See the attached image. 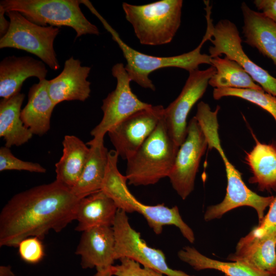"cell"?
I'll list each match as a JSON object with an SVG mask.
<instances>
[{
    "label": "cell",
    "instance_id": "6da1fadb",
    "mask_svg": "<svg viewBox=\"0 0 276 276\" xmlns=\"http://www.w3.org/2000/svg\"><path fill=\"white\" fill-rule=\"evenodd\" d=\"M81 198L57 180L14 195L0 214V246H18L32 237L42 240L76 219Z\"/></svg>",
    "mask_w": 276,
    "mask_h": 276
},
{
    "label": "cell",
    "instance_id": "7a4b0ae2",
    "mask_svg": "<svg viewBox=\"0 0 276 276\" xmlns=\"http://www.w3.org/2000/svg\"><path fill=\"white\" fill-rule=\"evenodd\" d=\"M119 156L115 150L108 152V162L101 190L112 199L118 209L127 213L137 212L147 221L155 234H160L166 225H174L183 237L193 243L195 236L192 228L182 219L178 208H169L164 203L150 205L139 201L129 191L127 179L118 168Z\"/></svg>",
    "mask_w": 276,
    "mask_h": 276
},
{
    "label": "cell",
    "instance_id": "3957f363",
    "mask_svg": "<svg viewBox=\"0 0 276 276\" xmlns=\"http://www.w3.org/2000/svg\"><path fill=\"white\" fill-rule=\"evenodd\" d=\"M89 10L98 18L121 50L127 63L125 68L131 81L135 82L144 88L153 91L155 90V87L149 76L157 70L173 67L184 69L189 73L198 70L200 64L211 65V57L200 52L203 44L212 37L214 26L211 23H207L204 36L198 47L193 50L177 56L158 57L144 54L129 46L94 7H91Z\"/></svg>",
    "mask_w": 276,
    "mask_h": 276
},
{
    "label": "cell",
    "instance_id": "277c9868",
    "mask_svg": "<svg viewBox=\"0 0 276 276\" xmlns=\"http://www.w3.org/2000/svg\"><path fill=\"white\" fill-rule=\"evenodd\" d=\"M179 148L169 135L163 117L153 132L127 160V183L149 186L168 177Z\"/></svg>",
    "mask_w": 276,
    "mask_h": 276
},
{
    "label": "cell",
    "instance_id": "5b68a950",
    "mask_svg": "<svg viewBox=\"0 0 276 276\" xmlns=\"http://www.w3.org/2000/svg\"><path fill=\"white\" fill-rule=\"evenodd\" d=\"M182 0H161L143 5L123 3L126 19L142 44L160 45L172 41L181 24Z\"/></svg>",
    "mask_w": 276,
    "mask_h": 276
},
{
    "label": "cell",
    "instance_id": "8992f818",
    "mask_svg": "<svg viewBox=\"0 0 276 276\" xmlns=\"http://www.w3.org/2000/svg\"><path fill=\"white\" fill-rule=\"evenodd\" d=\"M80 4V0H1L0 7L6 12H19L41 26L70 27L76 33L75 39L87 34L99 35L98 28L85 16Z\"/></svg>",
    "mask_w": 276,
    "mask_h": 276
},
{
    "label": "cell",
    "instance_id": "52a82bcc",
    "mask_svg": "<svg viewBox=\"0 0 276 276\" xmlns=\"http://www.w3.org/2000/svg\"><path fill=\"white\" fill-rule=\"evenodd\" d=\"M10 19L7 33L0 38V49L21 50L37 56L53 70L60 67L54 48L59 28L36 25L17 11H9Z\"/></svg>",
    "mask_w": 276,
    "mask_h": 276
},
{
    "label": "cell",
    "instance_id": "ba28073f",
    "mask_svg": "<svg viewBox=\"0 0 276 276\" xmlns=\"http://www.w3.org/2000/svg\"><path fill=\"white\" fill-rule=\"evenodd\" d=\"M112 228L116 260L128 258L167 276H194L170 268L163 251L148 245L140 233L132 227L125 212L118 209Z\"/></svg>",
    "mask_w": 276,
    "mask_h": 276
},
{
    "label": "cell",
    "instance_id": "9c48e42d",
    "mask_svg": "<svg viewBox=\"0 0 276 276\" xmlns=\"http://www.w3.org/2000/svg\"><path fill=\"white\" fill-rule=\"evenodd\" d=\"M111 73L117 80V85L103 100L102 119L90 132L93 139L96 140H104L105 134L122 120L152 105L140 100L132 92L130 84L131 80L123 63L114 64Z\"/></svg>",
    "mask_w": 276,
    "mask_h": 276
},
{
    "label": "cell",
    "instance_id": "30bf717a",
    "mask_svg": "<svg viewBox=\"0 0 276 276\" xmlns=\"http://www.w3.org/2000/svg\"><path fill=\"white\" fill-rule=\"evenodd\" d=\"M212 37L210 40L213 46L209 50L211 58L224 54L242 66L265 92L276 97V78L254 63L245 53L239 32L233 22L228 19L219 21L214 26Z\"/></svg>",
    "mask_w": 276,
    "mask_h": 276
},
{
    "label": "cell",
    "instance_id": "8fae6325",
    "mask_svg": "<svg viewBox=\"0 0 276 276\" xmlns=\"http://www.w3.org/2000/svg\"><path fill=\"white\" fill-rule=\"evenodd\" d=\"M187 133L168 177L173 188L183 200L194 189L201 157L208 148L205 136L194 117L188 124Z\"/></svg>",
    "mask_w": 276,
    "mask_h": 276
},
{
    "label": "cell",
    "instance_id": "7c38bea8",
    "mask_svg": "<svg viewBox=\"0 0 276 276\" xmlns=\"http://www.w3.org/2000/svg\"><path fill=\"white\" fill-rule=\"evenodd\" d=\"M213 66L204 70L189 72L186 83L177 98L165 108L164 118L168 131L180 147L186 138L187 117L195 104L205 93L209 81L215 74Z\"/></svg>",
    "mask_w": 276,
    "mask_h": 276
},
{
    "label": "cell",
    "instance_id": "4fadbf2b",
    "mask_svg": "<svg viewBox=\"0 0 276 276\" xmlns=\"http://www.w3.org/2000/svg\"><path fill=\"white\" fill-rule=\"evenodd\" d=\"M164 110L161 105H151L129 116L108 132L119 156L127 160L134 154L155 130Z\"/></svg>",
    "mask_w": 276,
    "mask_h": 276
},
{
    "label": "cell",
    "instance_id": "5bb4252c",
    "mask_svg": "<svg viewBox=\"0 0 276 276\" xmlns=\"http://www.w3.org/2000/svg\"><path fill=\"white\" fill-rule=\"evenodd\" d=\"M245 263L270 276L276 275V231L257 236L250 231L238 242L226 258Z\"/></svg>",
    "mask_w": 276,
    "mask_h": 276
},
{
    "label": "cell",
    "instance_id": "9a60e30c",
    "mask_svg": "<svg viewBox=\"0 0 276 276\" xmlns=\"http://www.w3.org/2000/svg\"><path fill=\"white\" fill-rule=\"evenodd\" d=\"M91 68L82 66L73 56L66 59L62 72L48 80L50 96L57 105L63 101H85L90 94V82L87 80Z\"/></svg>",
    "mask_w": 276,
    "mask_h": 276
},
{
    "label": "cell",
    "instance_id": "2e32d148",
    "mask_svg": "<svg viewBox=\"0 0 276 276\" xmlns=\"http://www.w3.org/2000/svg\"><path fill=\"white\" fill-rule=\"evenodd\" d=\"M114 248L112 227L97 226L82 232L75 254L81 256L83 268L103 270L113 266L116 260Z\"/></svg>",
    "mask_w": 276,
    "mask_h": 276
},
{
    "label": "cell",
    "instance_id": "e0dca14e",
    "mask_svg": "<svg viewBox=\"0 0 276 276\" xmlns=\"http://www.w3.org/2000/svg\"><path fill=\"white\" fill-rule=\"evenodd\" d=\"M48 71L44 62L31 56L4 58L0 62V97L8 99L20 93L28 78L35 77L39 81L46 79Z\"/></svg>",
    "mask_w": 276,
    "mask_h": 276
},
{
    "label": "cell",
    "instance_id": "ac0fdd59",
    "mask_svg": "<svg viewBox=\"0 0 276 276\" xmlns=\"http://www.w3.org/2000/svg\"><path fill=\"white\" fill-rule=\"evenodd\" d=\"M244 25L242 33L247 44L270 59L276 66V23L245 3L241 6Z\"/></svg>",
    "mask_w": 276,
    "mask_h": 276
},
{
    "label": "cell",
    "instance_id": "d6986e66",
    "mask_svg": "<svg viewBox=\"0 0 276 276\" xmlns=\"http://www.w3.org/2000/svg\"><path fill=\"white\" fill-rule=\"evenodd\" d=\"M56 106L49 93L48 80L39 81L30 88L28 103L21 111V120L33 134L43 135L50 130Z\"/></svg>",
    "mask_w": 276,
    "mask_h": 276
},
{
    "label": "cell",
    "instance_id": "ffe728a7",
    "mask_svg": "<svg viewBox=\"0 0 276 276\" xmlns=\"http://www.w3.org/2000/svg\"><path fill=\"white\" fill-rule=\"evenodd\" d=\"M118 210L113 200L102 190L83 197L77 206L75 230L82 232L97 226L112 227Z\"/></svg>",
    "mask_w": 276,
    "mask_h": 276
},
{
    "label": "cell",
    "instance_id": "44dd1931",
    "mask_svg": "<svg viewBox=\"0 0 276 276\" xmlns=\"http://www.w3.org/2000/svg\"><path fill=\"white\" fill-rule=\"evenodd\" d=\"M86 144L89 147L88 155L79 180L71 189L81 198L101 190L108 162L109 151L104 140L92 139Z\"/></svg>",
    "mask_w": 276,
    "mask_h": 276
},
{
    "label": "cell",
    "instance_id": "7402d4cb",
    "mask_svg": "<svg viewBox=\"0 0 276 276\" xmlns=\"http://www.w3.org/2000/svg\"><path fill=\"white\" fill-rule=\"evenodd\" d=\"M251 132L255 145L245 158L252 174L248 182L257 184L261 191L276 190V144L261 143Z\"/></svg>",
    "mask_w": 276,
    "mask_h": 276
},
{
    "label": "cell",
    "instance_id": "603a6c76",
    "mask_svg": "<svg viewBox=\"0 0 276 276\" xmlns=\"http://www.w3.org/2000/svg\"><path fill=\"white\" fill-rule=\"evenodd\" d=\"M25 96L18 93L0 102V136L5 142V146H20L33 136L21 119V107Z\"/></svg>",
    "mask_w": 276,
    "mask_h": 276
},
{
    "label": "cell",
    "instance_id": "cb8c5ba5",
    "mask_svg": "<svg viewBox=\"0 0 276 276\" xmlns=\"http://www.w3.org/2000/svg\"><path fill=\"white\" fill-rule=\"evenodd\" d=\"M62 155L55 164L56 180L72 189L79 180L89 152V147L78 137L65 135Z\"/></svg>",
    "mask_w": 276,
    "mask_h": 276
},
{
    "label": "cell",
    "instance_id": "d4e9b609",
    "mask_svg": "<svg viewBox=\"0 0 276 276\" xmlns=\"http://www.w3.org/2000/svg\"><path fill=\"white\" fill-rule=\"evenodd\" d=\"M177 255L180 260L197 271L214 269L227 276H270L242 262H223L210 258L189 246L180 249Z\"/></svg>",
    "mask_w": 276,
    "mask_h": 276
},
{
    "label": "cell",
    "instance_id": "484cf974",
    "mask_svg": "<svg viewBox=\"0 0 276 276\" xmlns=\"http://www.w3.org/2000/svg\"><path fill=\"white\" fill-rule=\"evenodd\" d=\"M211 65L216 68L209 84L214 88H232L263 90L251 77L236 62L219 56L212 58Z\"/></svg>",
    "mask_w": 276,
    "mask_h": 276
},
{
    "label": "cell",
    "instance_id": "4316f807",
    "mask_svg": "<svg viewBox=\"0 0 276 276\" xmlns=\"http://www.w3.org/2000/svg\"><path fill=\"white\" fill-rule=\"evenodd\" d=\"M213 96L215 100L224 97H238L251 102L270 113L276 123V97L265 93L264 90L232 88H214Z\"/></svg>",
    "mask_w": 276,
    "mask_h": 276
},
{
    "label": "cell",
    "instance_id": "83f0119b",
    "mask_svg": "<svg viewBox=\"0 0 276 276\" xmlns=\"http://www.w3.org/2000/svg\"><path fill=\"white\" fill-rule=\"evenodd\" d=\"M8 170L27 171L30 172L44 173L47 170L39 164L22 160L15 157L9 148H0V171Z\"/></svg>",
    "mask_w": 276,
    "mask_h": 276
},
{
    "label": "cell",
    "instance_id": "f1b7e54d",
    "mask_svg": "<svg viewBox=\"0 0 276 276\" xmlns=\"http://www.w3.org/2000/svg\"><path fill=\"white\" fill-rule=\"evenodd\" d=\"M121 263L112 266L113 275L116 276H163L162 273L151 268L142 267L139 262L128 258L120 259Z\"/></svg>",
    "mask_w": 276,
    "mask_h": 276
},
{
    "label": "cell",
    "instance_id": "f546056e",
    "mask_svg": "<svg viewBox=\"0 0 276 276\" xmlns=\"http://www.w3.org/2000/svg\"><path fill=\"white\" fill-rule=\"evenodd\" d=\"M18 247L21 258L29 263H38L44 255L43 245L37 237L26 238L19 243Z\"/></svg>",
    "mask_w": 276,
    "mask_h": 276
},
{
    "label": "cell",
    "instance_id": "4dcf8cb0",
    "mask_svg": "<svg viewBox=\"0 0 276 276\" xmlns=\"http://www.w3.org/2000/svg\"><path fill=\"white\" fill-rule=\"evenodd\" d=\"M276 231V196L269 206L267 213L259 223V225L251 231L254 235L261 236L265 234Z\"/></svg>",
    "mask_w": 276,
    "mask_h": 276
},
{
    "label": "cell",
    "instance_id": "1f68e13d",
    "mask_svg": "<svg viewBox=\"0 0 276 276\" xmlns=\"http://www.w3.org/2000/svg\"><path fill=\"white\" fill-rule=\"evenodd\" d=\"M254 4L264 16L276 23V0H255Z\"/></svg>",
    "mask_w": 276,
    "mask_h": 276
},
{
    "label": "cell",
    "instance_id": "d6a6232c",
    "mask_svg": "<svg viewBox=\"0 0 276 276\" xmlns=\"http://www.w3.org/2000/svg\"><path fill=\"white\" fill-rule=\"evenodd\" d=\"M5 14L6 11L0 7V38L7 33L10 27V21L5 18Z\"/></svg>",
    "mask_w": 276,
    "mask_h": 276
},
{
    "label": "cell",
    "instance_id": "836d02e7",
    "mask_svg": "<svg viewBox=\"0 0 276 276\" xmlns=\"http://www.w3.org/2000/svg\"><path fill=\"white\" fill-rule=\"evenodd\" d=\"M0 276H15L9 266H1Z\"/></svg>",
    "mask_w": 276,
    "mask_h": 276
},
{
    "label": "cell",
    "instance_id": "e575fe53",
    "mask_svg": "<svg viewBox=\"0 0 276 276\" xmlns=\"http://www.w3.org/2000/svg\"><path fill=\"white\" fill-rule=\"evenodd\" d=\"M112 266L111 267L103 270H97V272L94 276H112Z\"/></svg>",
    "mask_w": 276,
    "mask_h": 276
},
{
    "label": "cell",
    "instance_id": "d590c367",
    "mask_svg": "<svg viewBox=\"0 0 276 276\" xmlns=\"http://www.w3.org/2000/svg\"><path fill=\"white\" fill-rule=\"evenodd\" d=\"M276 276V275H275Z\"/></svg>",
    "mask_w": 276,
    "mask_h": 276
}]
</instances>
